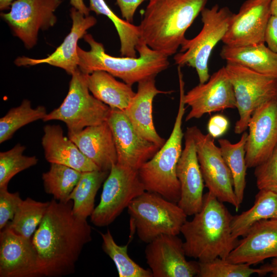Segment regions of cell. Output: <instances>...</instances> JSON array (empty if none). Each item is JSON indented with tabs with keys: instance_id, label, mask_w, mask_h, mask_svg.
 <instances>
[{
	"instance_id": "obj_1",
	"label": "cell",
	"mask_w": 277,
	"mask_h": 277,
	"mask_svg": "<svg viewBox=\"0 0 277 277\" xmlns=\"http://www.w3.org/2000/svg\"><path fill=\"white\" fill-rule=\"evenodd\" d=\"M73 202L52 199L32 237L37 256V277L72 274L85 245L92 240L87 219L75 215Z\"/></svg>"
},
{
	"instance_id": "obj_2",
	"label": "cell",
	"mask_w": 277,
	"mask_h": 277,
	"mask_svg": "<svg viewBox=\"0 0 277 277\" xmlns=\"http://www.w3.org/2000/svg\"><path fill=\"white\" fill-rule=\"evenodd\" d=\"M232 216L223 202L205 193L201 210L181 228L186 256L201 262L226 259L238 243L232 234Z\"/></svg>"
},
{
	"instance_id": "obj_3",
	"label": "cell",
	"mask_w": 277,
	"mask_h": 277,
	"mask_svg": "<svg viewBox=\"0 0 277 277\" xmlns=\"http://www.w3.org/2000/svg\"><path fill=\"white\" fill-rule=\"evenodd\" d=\"M208 1L149 0L138 25L141 39L168 57L175 54Z\"/></svg>"
},
{
	"instance_id": "obj_4",
	"label": "cell",
	"mask_w": 277,
	"mask_h": 277,
	"mask_svg": "<svg viewBox=\"0 0 277 277\" xmlns=\"http://www.w3.org/2000/svg\"><path fill=\"white\" fill-rule=\"evenodd\" d=\"M83 38L90 47L89 51L77 47L78 69L84 74L104 71L132 86L156 76L169 65L168 56L151 49L141 39L136 47L139 56L131 57L108 54L103 45L96 41L90 34L86 33Z\"/></svg>"
},
{
	"instance_id": "obj_5",
	"label": "cell",
	"mask_w": 277,
	"mask_h": 277,
	"mask_svg": "<svg viewBox=\"0 0 277 277\" xmlns=\"http://www.w3.org/2000/svg\"><path fill=\"white\" fill-rule=\"evenodd\" d=\"M180 86L179 105L172 132L164 145L153 157L138 170L145 190L157 193L172 202L177 203L181 189L176 175V167L181 155L183 116L185 112L184 102L185 83L181 69H177Z\"/></svg>"
},
{
	"instance_id": "obj_6",
	"label": "cell",
	"mask_w": 277,
	"mask_h": 277,
	"mask_svg": "<svg viewBox=\"0 0 277 277\" xmlns=\"http://www.w3.org/2000/svg\"><path fill=\"white\" fill-rule=\"evenodd\" d=\"M127 209L131 226L147 244L162 234L178 235L188 216L177 203L147 191L135 198Z\"/></svg>"
},
{
	"instance_id": "obj_7",
	"label": "cell",
	"mask_w": 277,
	"mask_h": 277,
	"mask_svg": "<svg viewBox=\"0 0 277 277\" xmlns=\"http://www.w3.org/2000/svg\"><path fill=\"white\" fill-rule=\"evenodd\" d=\"M200 14L203 23L201 31L193 38L184 40L180 52L173 59L178 66L194 68L202 84L210 76L208 64L211 54L226 33L233 13L227 7L220 8L215 5L211 8H204Z\"/></svg>"
},
{
	"instance_id": "obj_8",
	"label": "cell",
	"mask_w": 277,
	"mask_h": 277,
	"mask_svg": "<svg viewBox=\"0 0 277 277\" xmlns=\"http://www.w3.org/2000/svg\"><path fill=\"white\" fill-rule=\"evenodd\" d=\"M68 93L61 105L47 114L44 122L65 123L68 135L107 121L111 108L90 94L86 78L78 68L72 75Z\"/></svg>"
},
{
	"instance_id": "obj_9",
	"label": "cell",
	"mask_w": 277,
	"mask_h": 277,
	"mask_svg": "<svg viewBox=\"0 0 277 277\" xmlns=\"http://www.w3.org/2000/svg\"><path fill=\"white\" fill-rule=\"evenodd\" d=\"M226 63L225 67L233 88L239 114L234 131L240 134L248 129L251 116L259 107L277 98V80L238 64Z\"/></svg>"
},
{
	"instance_id": "obj_10",
	"label": "cell",
	"mask_w": 277,
	"mask_h": 277,
	"mask_svg": "<svg viewBox=\"0 0 277 277\" xmlns=\"http://www.w3.org/2000/svg\"><path fill=\"white\" fill-rule=\"evenodd\" d=\"M145 191L138 171L116 163L104 182L99 204L90 216L91 223L100 227L110 225Z\"/></svg>"
},
{
	"instance_id": "obj_11",
	"label": "cell",
	"mask_w": 277,
	"mask_h": 277,
	"mask_svg": "<svg viewBox=\"0 0 277 277\" xmlns=\"http://www.w3.org/2000/svg\"><path fill=\"white\" fill-rule=\"evenodd\" d=\"M188 128L195 142L205 186L219 200L231 204L238 211L240 205L234 191L232 175L214 138L195 126Z\"/></svg>"
},
{
	"instance_id": "obj_12",
	"label": "cell",
	"mask_w": 277,
	"mask_h": 277,
	"mask_svg": "<svg viewBox=\"0 0 277 277\" xmlns=\"http://www.w3.org/2000/svg\"><path fill=\"white\" fill-rule=\"evenodd\" d=\"M62 3V0H14L10 11L1 15L13 35L30 49L36 44L40 30H47L56 24L54 12Z\"/></svg>"
},
{
	"instance_id": "obj_13",
	"label": "cell",
	"mask_w": 277,
	"mask_h": 277,
	"mask_svg": "<svg viewBox=\"0 0 277 277\" xmlns=\"http://www.w3.org/2000/svg\"><path fill=\"white\" fill-rule=\"evenodd\" d=\"M146 263L153 277L197 276L199 262L187 260L182 239L175 235L162 234L147 244Z\"/></svg>"
},
{
	"instance_id": "obj_14",
	"label": "cell",
	"mask_w": 277,
	"mask_h": 277,
	"mask_svg": "<svg viewBox=\"0 0 277 277\" xmlns=\"http://www.w3.org/2000/svg\"><path fill=\"white\" fill-rule=\"evenodd\" d=\"M271 0H246L233 13L222 41L229 47H242L265 44V33L271 16Z\"/></svg>"
},
{
	"instance_id": "obj_15",
	"label": "cell",
	"mask_w": 277,
	"mask_h": 277,
	"mask_svg": "<svg viewBox=\"0 0 277 277\" xmlns=\"http://www.w3.org/2000/svg\"><path fill=\"white\" fill-rule=\"evenodd\" d=\"M184 103L190 107L185 121L200 118L204 114L236 108L232 83L225 66L210 75L204 83H199L184 96Z\"/></svg>"
},
{
	"instance_id": "obj_16",
	"label": "cell",
	"mask_w": 277,
	"mask_h": 277,
	"mask_svg": "<svg viewBox=\"0 0 277 277\" xmlns=\"http://www.w3.org/2000/svg\"><path fill=\"white\" fill-rule=\"evenodd\" d=\"M107 122L114 141L117 163L138 171L160 149L137 133L124 111L111 108Z\"/></svg>"
},
{
	"instance_id": "obj_17",
	"label": "cell",
	"mask_w": 277,
	"mask_h": 277,
	"mask_svg": "<svg viewBox=\"0 0 277 277\" xmlns=\"http://www.w3.org/2000/svg\"><path fill=\"white\" fill-rule=\"evenodd\" d=\"M248 128L245 161L247 168H252L267 159L277 145V98L264 103L254 111Z\"/></svg>"
},
{
	"instance_id": "obj_18",
	"label": "cell",
	"mask_w": 277,
	"mask_h": 277,
	"mask_svg": "<svg viewBox=\"0 0 277 277\" xmlns=\"http://www.w3.org/2000/svg\"><path fill=\"white\" fill-rule=\"evenodd\" d=\"M184 137V148L176 167L181 189L180 198L177 204L187 215H194L202 208L205 184L195 142L188 127Z\"/></svg>"
},
{
	"instance_id": "obj_19",
	"label": "cell",
	"mask_w": 277,
	"mask_h": 277,
	"mask_svg": "<svg viewBox=\"0 0 277 277\" xmlns=\"http://www.w3.org/2000/svg\"><path fill=\"white\" fill-rule=\"evenodd\" d=\"M70 15L72 22L70 32L52 54L41 59L19 56L14 61V64L18 66L47 64L60 68L72 75L78 68V41L96 24L97 20L93 16H85L72 7Z\"/></svg>"
},
{
	"instance_id": "obj_20",
	"label": "cell",
	"mask_w": 277,
	"mask_h": 277,
	"mask_svg": "<svg viewBox=\"0 0 277 277\" xmlns=\"http://www.w3.org/2000/svg\"><path fill=\"white\" fill-rule=\"evenodd\" d=\"M0 277H37V256L32 239L7 227L0 232Z\"/></svg>"
},
{
	"instance_id": "obj_21",
	"label": "cell",
	"mask_w": 277,
	"mask_h": 277,
	"mask_svg": "<svg viewBox=\"0 0 277 277\" xmlns=\"http://www.w3.org/2000/svg\"><path fill=\"white\" fill-rule=\"evenodd\" d=\"M276 258L277 220L268 219L252 225L226 259L235 263L252 265Z\"/></svg>"
},
{
	"instance_id": "obj_22",
	"label": "cell",
	"mask_w": 277,
	"mask_h": 277,
	"mask_svg": "<svg viewBox=\"0 0 277 277\" xmlns=\"http://www.w3.org/2000/svg\"><path fill=\"white\" fill-rule=\"evenodd\" d=\"M155 76H152L138 83L137 90L128 108L124 111L135 130L143 138L160 148L166 141L159 135L152 119V102L158 94H167L157 89Z\"/></svg>"
},
{
	"instance_id": "obj_23",
	"label": "cell",
	"mask_w": 277,
	"mask_h": 277,
	"mask_svg": "<svg viewBox=\"0 0 277 277\" xmlns=\"http://www.w3.org/2000/svg\"><path fill=\"white\" fill-rule=\"evenodd\" d=\"M68 136L100 170L109 171L117 163L114 141L107 121Z\"/></svg>"
},
{
	"instance_id": "obj_24",
	"label": "cell",
	"mask_w": 277,
	"mask_h": 277,
	"mask_svg": "<svg viewBox=\"0 0 277 277\" xmlns=\"http://www.w3.org/2000/svg\"><path fill=\"white\" fill-rule=\"evenodd\" d=\"M43 130L42 145L47 162L64 165L81 172L100 170L68 136L64 135L60 125H46Z\"/></svg>"
},
{
	"instance_id": "obj_25",
	"label": "cell",
	"mask_w": 277,
	"mask_h": 277,
	"mask_svg": "<svg viewBox=\"0 0 277 277\" xmlns=\"http://www.w3.org/2000/svg\"><path fill=\"white\" fill-rule=\"evenodd\" d=\"M220 55L226 63L238 64L277 80V53L265 44L242 47L224 45Z\"/></svg>"
},
{
	"instance_id": "obj_26",
	"label": "cell",
	"mask_w": 277,
	"mask_h": 277,
	"mask_svg": "<svg viewBox=\"0 0 277 277\" xmlns=\"http://www.w3.org/2000/svg\"><path fill=\"white\" fill-rule=\"evenodd\" d=\"M86 78L92 94L111 108L125 111L135 94L131 85L116 80L104 71L86 74Z\"/></svg>"
},
{
	"instance_id": "obj_27",
	"label": "cell",
	"mask_w": 277,
	"mask_h": 277,
	"mask_svg": "<svg viewBox=\"0 0 277 277\" xmlns=\"http://www.w3.org/2000/svg\"><path fill=\"white\" fill-rule=\"evenodd\" d=\"M268 219L277 220V193L260 190L250 208L232 216V236L238 240L243 236L255 223Z\"/></svg>"
},
{
	"instance_id": "obj_28",
	"label": "cell",
	"mask_w": 277,
	"mask_h": 277,
	"mask_svg": "<svg viewBox=\"0 0 277 277\" xmlns=\"http://www.w3.org/2000/svg\"><path fill=\"white\" fill-rule=\"evenodd\" d=\"M109 171L96 170L82 172L68 199V201L73 202L72 211L75 215L85 219L91 216L95 208V196Z\"/></svg>"
},
{
	"instance_id": "obj_29",
	"label": "cell",
	"mask_w": 277,
	"mask_h": 277,
	"mask_svg": "<svg viewBox=\"0 0 277 277\" xmlns=\"http://www.w3.org/2000/svg\"><path fill=\"white\" fill-rule=\"evenodd\" d=\"M247 134L246 131L242 133L240 140L235 143L225 138L218 140L222 154L231 172L234 191L240 206L243 201L246 185L245 145Z\"/></svg>"
},
{
	"instance_id": "obj_30",
	"label": "cell",
	"mask_w": 277,
	"mask_h": 277,
	"mask_svg": "<svg viewBox=\"0 0 277 277\" xmlns=\"http://www.w3.org/2000/svg\"><path fill=\"white\" fill-rule=\"evenodd\" d=\"M89 8L97 15H104L112 21L119 36L121 55L137 57L136 47L141 40L139 26L119 17L105 0H89Z\"/></svg>"
},
{
	"instance_id": "obj_31",
	"label": "cell",
	"mask_w": 277,
	"mask_h": 277,
	"mask_svg": "<svg viewBox=\"0 0 277 277\" xmlns=\"http://www.w3.org/2000/svg\"><path fill=\"white\" fill-rule=\"evenodd\" d=\"M82 172L68 166L50 163L49 170L42 174L44 190L53 199L66 202L78 182Z\"/></svg>"
},
{
	"instance_id": "obj_32",
	"label": "cell",
	"mask_w": 277,
	"mask_h": 277,
	"mask_svg": "<svg viewBox=\"0 0 277 277\" xmlns=\"http://www.w3.org/2000/svg\"><path fill=\"white\" fill-rule=\"evenodd\" d=\"M49 204L50 201L42 202L29 197L23 200L13 219L5 227L25 238L32 239Z\"/></svg>"
},
{
	"instance_id": "obj_33",
	"label": "cell",
	"mask_w": 277,
	"mask_h": 277,
	"mask_svg": "<svg viewBox=\"0 0 277 277\" xmlns=\"http://www.w3.org/2000/svg\"><path fill=\"white\" fill-rule=\"evenodd\" d=\"M44 106L32 107L31 102L24 100L21 105L10 109L0 118V143L10 140L21 127L39 120H43L47 115Z\"/></svg>"
},
{
	"instance_id": "obj_34",
	"label": "cell",
	"mask_w": 277,
	"mask_h": 277,
	"mask_svg": "<svg viewBox=\"0 0 277 277\" xmlns=\"http://www.w3.org/2000/svg\"><path fill=\"white\" fill-rule=\"evenodd\" d=\"M102 247L115 264L120 277H153L150 269H146L133 261L128 254V245H119L110 230L100 232Z\"/></svg>"
},
{
	"instance_id": "obj_35",
	"label": "cell",
	"mask_w": 277,
	"mask_h": 277,
	"mask_svg": "<svg viewBox=\"0 0 277 277\" xmlns=\"http://www.w3.org/2000/svg\"><path fill=\"white\" fill-rule=\"evenodd\" d=\"M25 149V146L17 143L11 149L0 152V188L7 186L18 173L37 164L36 156L23 154Z\"/></svg>"
},
{
	"instance_id": "obj_36",
	"label": "cell",
	"mask_w": 277,
	"mask_h": 277,
	"mask_svg": "<svg viewBox=\"0 0 277 277\" xmlns=\"http://www.w3.org/2000/svg\"><path fill=\"white\" fill-rule=\"evenodd\" d=\"M199 277H249L260 274V268L246 263H235L226 259L216 258L206 262H199Z\"/></svg>"
},
{
	"instance_id": "obj_37",
	"label": "cell",
	"mask_w": 277,
	"mask_h": 277,
	"mask_svg": "<svg viewBox=\"0 0 277 277\" xmlns=\"http://www.w3.org/2000/svg\"><path fill=\"white\" fill-rule=\"evenodd\" d=\"M254 168L258 189L277 193V145L267 159Z\"/></svg>"
},
{
	"instance_id": "obj_38",
	"label": "cell",
	"mask_w": 277,
	"mask_h": 277,
	"mask_svg": "<svg viewBox=\"0 0 277 277\" xmlns=\"http://www.w3.org/2000/svg\"><path fill=\"white\" fill-rule=\"evenodd\" d=\"M23 200L18 192L8 191L7 186L0 188V230L3 229L14 217Z\"/></svg>"
},
{
	"instance_id": "obj_39",
	"label": "cell",
	"mask_w": 277,
	"mask_h": 277,
	"mask_svg": "<svg viewBox=\"0 0 277 277\" xmlns=\"http://www.w3.org/2000/svg\"><path fill=\"white\" fill-rule=\"evenodd\" d=\"M229 127L228 119L222 114H215L211 116L207 124L208 134L214 138H218L224 134Z\"/></svg>"
},
{
	"instance_id": "obj_40",
	"label": "cell",
	"mask_w": 277,
	"mask_h": 277,
	"mask_svg": "<svg viewBox=\"0 0 277 277\" xmlns=\"http://www.w3.org/2000/svg\"><path fill=\"white\" fill-rule=\"evenodd\" d=\"M146 1L148 0H116V3L120 8L123 18L127 22L132 23L137 8Z\"/></svg>"
},
{
	"instance_id": "obj_41",
	"label": "cell",
	"mask_w": 277,
	"mask_h": 277,
	"mask_svg": "<svg viewBox=\"0 0 277 277\" xmlns=\"http://www.w3.org/2000/svg\"><path fill=\"white\" fill-rule=\"evenodd\" d=\"M265 43L272 51L277 53V17L271 15L265 33Z\"/></svg>"
},
{
	"instance_id": "obj_42",
	"label": "cell",
	"mask_w": 277,
	"mask_h": 277,
	"mask_svg": "<svg viewBox=\"0 0 277 277\" xmlns=\"http://www.w3.org/2000/svg\"><path fill=\"white\" fill-rule=\"evenodd\" d=\"M259 268L260 275L263 276L270 274L271 277H277V258H273L269 263L261 266Z\"/></svg>"
},
{
	"instance_id": "obj_43",
	"label": "cell",
	"mask_w": 277,
	"mask_h": 277,
	"mask_svg": "<svg viewBox=\"0 0 277 277\" xmlns=\"http://www.w3.org/2000/svg\"><path fill=\"white\" fill-rule=\"evenodd\" d=\"M72 7L84 14L85 16L89 15L90 10L85 4L84 0H70Z\"/></svg>"
},
{
	"instance_id": "obj_44",
	"label": "cell",
	"mask_w": 277,
	"mask_h": 277,
	"mask_svg": "<svg viewBox=\"0 0 277 277\" xmlns=\"http://www.w3.org/2000/svg\"><path fill=\"white\" fill-rule=\"evenodd\" d=\"M14 0H0V10L10 9L12 3Z\"/></svg>"
},
{
	"instance_id": "obj_45",
	"label": "cell",
	"mask_w": 277,
	"mask_h": 277,
	"mask_svg": "<svg viewBox=\"0 0 277 277\" xmlns=\"http://www.w3.org/2000/svg\"><path fill=\"white\" fill-rule=\"evenodd\" d=\"M270 11L271 15L277 17V0H271Z\"/></svg>"
}]
</instances>
